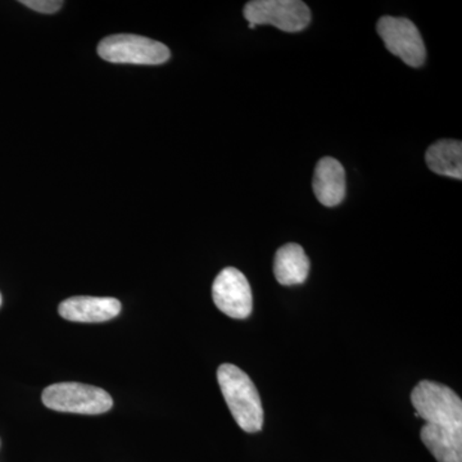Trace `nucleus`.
Segmentation results:
<instances>
[{
	"instance_id": "obj_8",
	"label": "nucleus",
	"mask_w": 462,
	"mask_h": 462,
	"mask_svg": "<svg viewBox=\"0 0 462 462\" xmlns=\"http://www.w3.org/2000/svg\"><path fill=\"white\" fill-rule=\"evenodd\" d=\"M123 305L117 298L76 296L58 306V314L67 321L98 324L117 318Z\"/></svg>"
},
{
	"instance_id": "obj_5",
	"label": "nucleus",
	"mask_w": 462,
	"mask_h": 462,
	"mask_svg": "<svg viewBox=\"0 0 462 462\" xmlns=\"http://www.w3.org/2000/svg\"><path fill=\"white\" fill-rule=\"evenodd\" d=\"M243 14L249 25H272L287 32H302L311 21V12L300 0H254Z\"/></svg>"
},
{
	"instance_id": "obj_6",
	"label": "nucleus",
	"mask_w": 462,
	"mask_h": 462,
	"mask_svg": "<svg viewBox=\"0 0 462 462\" xmlns=\"http://www.w3.org/2000/svg\"><path fill=\"white\" fill-rule=\"evenodd\" d=\"M380 38L392 54L401 58L406 65L420 67L425 62L427 51L418 27L402 17L384 16L378 26Z\"/></svg>"
},
{
	"instance_id": "obj_9",
	"label": "nucleus",
	"mask_w": 462,
	"mask_h": 462,
	"mask_svg": "<svg viewBox=\"0 0 462 462\" xmlns=\"http://www.w3.org/2000/svg\"><path fill=\"white\" fill-rule=\"evenodd\" d=\"M312 188L319 202L325 207L340 205L346 197V171L339 161L324 157L316 165Z\"/></svg>"
},
{
	"instance_id": "obj_2",
	"label": "nucleus",
	"mask_w": 462,
	"mask_h": 462,
	"mask_svg": "<svg viewBox=\"0 0 462 462\" xmlns=\"http://www.w3.org/2000/svg\"><path fill=\"white\" fill-rule=\"evenodd\" d=\"M42 401L54 411L80 415H100L114 407V398L105 389L75 382L50 385L42 391Z\"/></svg>"
},
{
	"instance_id": "obj_13",
	"label": "nucleus",
	"mask_w": 462,
	"mask_h": 462,
	"mask_svg": "<svg viewBox=\"0 0 462 462\" xmlns=\"http://www.w3.org/2000/svg\"><path fill=\"white\" fill-rule=\"evenodd\" d=\"M21 5H26L27 8L39 14H53L62 8L63 2L60 0H23Z\"/></svg>"
},
{
	"instance_id": "obj_3",
	"label": "nucleus",
	"mask_w": 462,
	"mask_h": 462,
	"mask_svg": "<svg viewBox=\"0 0 462 462\" xmlns=\"http://www.w3.org/2000/svg\"><path fill=\"white\" fill-rule=\"evenodd\" d=\"M415 416L436 427L462 428L461 398L446 385L421 380L411 393Z\"/></svg>"
},
{
	"instance_id": "obj_4",
	"label": "nucleus",
	"mask_w": 462,
	"mask_h": 462,
	"mask_svg": "<svg viewBox=\"0 0 462 462\" xmlns=\"http://www.w3.org/2000/svg\"><path fill=\"white\" fill-rule=\"evenodd\" d=\"M98 54L107 62L132 65H162L171 57L162 42L132 33H117L103 39Z\"/></svg>"
},
{
	"instance_id": "obj_11",
	"label": "nucleus",
	"mask_w": 462,
	"mask_h": 462,
	"mask_svg": "<svg viewBox=\"0 0 462 462\" xmlns=\"http://www.w3.org/2000/svg\"><path fill=\"white\" fill-rule=\"evenodd\" d=\"M273 273L282 285L303 284L310 273V260L305 249L296 243L279 248L273 260Z\"/></svg>"
},
{
	"instance_id": "obj_12",
	"label": "nucleus",
	"mask_w": 462,
	"mask_h": 462,
	"mask_svg": "<svg viewBox=\"0 0 462 462\" xmlns=\"http://www.w3.org/2000/svg\"><path fill=\"white\" fill-rule=\"evenodd\" d=\"M431 171L448 178L462 179V143L445 139L431 144L425 154Z\"/></svg>"
},
{
	"instance_id": "obj_10",
	"label": "nucleus",
	"mask_w": 462,
	"mask_h": 462,
	"mask_svg": "<svg viewBox=\"0 0 462 462\" xmlns=\"http://www.w3.org/2000/svg\"><path fill=\"white\" fill-rule=\"evenodd\" d=\"M420 438L438 462H462V428L425 424Z\"/></svg>"
},
{
	"instance_id": "obj_7",
	"label": "nucleus",
	"mask_w": 462,
	"mask_h": 462,
	"mask_svg": "<svg viewBox=\"0 0 462 462\" xmlns=\"http://www.w3.org/2000/svg\"><path fill=\"white\" fill-rule=\"evenodd\" d=\"M216 307L231 319H247L254 310L251 285L245 273L236 267H226L216 276L212 285Z\"/></svg>"
},
{
	"instance_id": "obj_1",
	"label": "nucleus",
	"mask_w": 462,
	"mask_h": 462,
	"mask_svg": "<svg viewBox=\"0 0 462 462\" xmlns=\"http://www.w3.org/2000/svg\"><path fill=\"white\" fill-rule=\"evenodd\" d=\"M221 393L234 420L247 433H257L263 427V409L256 385L247 374L233 364L217 369Z\"/></svg>"
},
{
	"instance_id": "obj_14",
	"label": "nucleus",
	"mask_w": 462,
	"mask_h": 462,
	"mask_svg": "<svg viewBox=\"0 0 462 462\" xmlns=\"http://www.w3.org/2000/svg\"><path fill=\"white\" fill-rule=\"evenodd\" d=\"M2 302H3V297H2V293H0V306H2Z\"/></svg>"
}]
</instances>
